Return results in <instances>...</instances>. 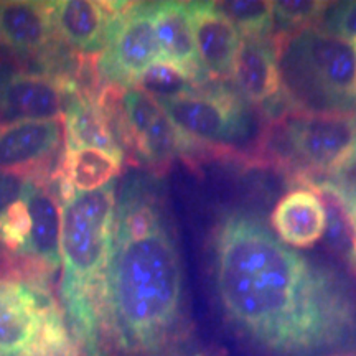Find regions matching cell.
<instances>
[{
    "instance_id": "8",
    "label": "cell",
    "mask_w": 356,
    "mask_h": 356,
    "mask_svg": "<svg viewBox=\"0 0 356 356\" xmlns=\"http://www.w3.org/2000/svg\"><path fill=\"white\" fill-rule=\"evenodd\" d=\"M154 7L126 3L115 17L104 55V70L115 81L136 84L150 66L162 60Z\"/></svg>"
},
{
    "instance_id": "16",
    "label": "cell",
    "mask_w": 356,
    "mask_h": 356,
    "mask_svg": "<svg viewBox=\"0 0 356 356\" xmlns=\"http://www.w3.org/2000/svg\"><path fill=\"white\" fill-rule=\"evenodd\" d=\"M231 76L241 95L252 104L274 106L284 96L277 51L264 40L243 38Z\"/></svg>"
},
{
    "instance_id": "15",
    "label": "cell",
    "mask_w": 356,
    "mask_h": 356,
    "mask_svg": "<svg viewBox=\"0 0 356 356\" xmlns=\"http://www.w3.org/2000/svg\"><path fill=\"white\" fill-rule=\"evenodd\" d=\"M270 222L286 246H314L327 231V208L322 195L310 185L291 190L275 204Z\"/></svg>"
},
{
    "instance_id": "14",
    "label": "cell",
    "mask_w": 356,
    "mask_h": 356,
    "mask_svg": "<svg viewBox=\"0 0 356 356\" xmlns=\"http://www.w3.org/2000/svg\"><path fill=\"white\" fill-rule=\"evenodd\" d=\"M126 3L95 0H61L51 2L55 32L71 47L92 53L106 47L115 17Z\"/></svg>"
},
{
    "instance_id": "10",
    "label": "cell",
    "mask_w": 356,
    "mask_h": 356,
    "mask_svg": "<svg viewBox=\"0 0 356 356\" xmlns=\"http://www.w3.org/2000/svg\"><path fill=\"white\" fill-rule=\"evenodd\" d=\"M48 291L44 282L0 277V355L15 356L33 343Z\"/></svg>"
},
{
    "instance_id": "7",
    "label": "cell",
    "mask_w": 356,
    "mask_h": 356,
    "mask_svg": "<svg viewBox=\"0 0 356 356\" xmlns=\"http://www.w3.org/2000/svg\"><path fill=\"white\" fill-rule=\"evenodd\" d=\"M126 147L150 165H167L190 149L191 140L178 131L162 102L131 86L122 95Z\"/></svg>"
},
{
    "instance_id": "9",
    "label": "cell",
    "mask_w": 356,
    "mask_h": 356,
    "mask_svg": "<svg viewBox=\"0 0 356 356\" xmlns=\"http://www.w3.org/2000/svg\"><path fill=\"white\" fill-rule=\"evenodd\" d=\"M79 88L66 78L43 73H15L0 83V111L15 119L63 121Z\"/></svg>"
},
{
    "instance_id": "18",
    "label": "cell",
    "mask_w": 356,
    "mask_h": 356,
    "mask_svg": "<svg viewBox=\"0 0 356 356\" xmlns=\"http://www.w3.org/2000/svg\"><path fill=\"white\" fill-rule=\"evenodd\" d=\"M55 33L51 2H0V43L19 51H38Z\"/></svg>"
},
{
    "instance_id": "17",
    "label": "cell",
    "mask_w": 356,
    "mask_h": 356,
    "mask_svg": "<svg viewBox=\"0 0 356 356\" xmlns=\"http://www.w3.org/2000/svg\"><path fill=\"white\" fill-rule=\"evenodd\" d=\"M121 152L81 147L66 149L61 165L53 175L60 181L61 203L73 197L74 193H88L111 185L122 168Z\"/></svg>"
},
{
    "instance_id": "6",
    "label": "cell",
    "mask_w": 356,
    "mask_h": 356,
    "mask_svg": "<svg viewBox=\"0 0 356 356\" xmlns=\"http://www.w3.org/2000/svg\"><path fill=\"white\" fill-rule=\"evenodd\" d=\"M178 131L190 140L225 144L248 132V114L243 102L228 89L191 91L175 99L163 101Z\"/></svg>"
},
{
    "instance_id": "1",
    "label": "cell",
    "mask_w": 356,
    "mask_h": 356,
    "mask_svg": "<svg viewBox=\"0 0 356 356\" xmlns=\"http://www.w3.org/2000/svg\"><path fill=\"white\" fill-rule=\"evenodd\" d=\"M213 274L228 322L273 356H323L356 341V296L287 248L256 216L228 213L213 238Z\"/></svg>"
},
{
    "instance_id": "5",
    "label": "cell",
    "mask_w": 356,
    "mask_h": 356,
    "mask_svg": "<svg viewBox=\"0 0 356 356\" xmlns=\"http://www.w3.org/2000/svg\"><path fill=\"white\" fill-rule=\"evenodd\" d=\"M279 145L304 175L338 177L356 165V111L293 109L277 124Z\"/></svg>"
},
{
    "instance_id": "24",
    "label": "cell",
    "mask_w": 356,
    "mask_h": 356,
    "mask_svg": "<svg viewBox=\"0 0 356 356\" xmlns=\"http://www.w3.org/2000/svg\"><path fill=\"white\" fill-rule=\"evenodd\" d=\"M273 3L274 22L286 29H309L328 10V2L315 0H277Z\"/></svg>"
},
{
    "instance_id": "27",
    "label": "cell",
    "mask_w": 356,
    "mask_h": 356,
    "mask_svg": "<svg viewBox=\"0 0 356 356\" xmlns=\"http://www.w3.org/2000/svg\"><path fill=\"white\" fill-rule=\"evenodd\" d=\"M328 32L338 37L356 42V0L338 3L327 19Z\"/></svg>"
},
{
    "instance_id": "23",
    "label": "cell",
    "mask_w": 356,
    "mask_h": 356,
    "mask_svg": "<svg viewBox=\"0 0 356 356\" xmlns=\"http://www.w3.org/2000/svg\"><path fill=\"white\" fill-rule=\"evenodd\" d=\"M218 12L244 35V38L264 40L274 26L273 3L251 0V2H213Z\"/></svg>"
},
{
    "instance_id": "22",
    "label": "cell",
    "mask_w": 356,
    "mask_h": 356,
    "mask_svg": "<svg viewBox=\"0 0 356 356\" xmlns=\"http://www.w3.org/2000/svg\"><path fill=\"white\" fill-rule=\"evenodd\" d=\"M197 78L167 60H159L136 81V88L163 102L195 91Z\"/></svg>"
},
{
    "instance_id": "20",
    "label": "cell",
    "mask_w": 356,
    "mask_h": 356,
    "mask_svg": "<svg viewBox=\"0 0 356 356\" xmlns=\"http://www.w3.org/2000/svg\"><path fill=\"white\" fill-rule=\"evenodd\" d=\"M63 124L66 149L95 147V149L124 154L106 122L104 114L97 106V99L91 95L79 91L70 101Z\"/></svg>"
},
{
    "instance_id": "13",
    "label": "cell",
    "mask_w": 356,
    "mask_h": 356,
    "mask_svg": "<svg viewBox=\"0 0 356 356\" xmlns=\"http://www.w3.org/2000/svg\"><path fill=\"white\" fill-rule=\"evenodd\" d=\"M188 10L203 71L216 78L231 76L243 44L241 32L216 10L213 2H190Z\"/></svg>"
},
{
    "instance_id": "29",
    "label": "cell",
    "mask_w": 356,
    "mask_h": 356,
    "mask_svg": "<svg viewBox=\"0 0 356 356\" xmlns=\"http://www.w3.org/2000/svg\"><path fill=\"white\" fill-rule=\"evenodd\" d=\"M330 356H356V350H348V351H340V353H333Z\"/></svg>"
},
{
    "instance_id": "28",
    "label": "cell",
    "mask_w": 356,
    "mask_h": 356,
    "mask_svg": "<svg viewBox=\"0 0 356 356\" xmlns=\"http://www.w3.org/2000/svg\"><path fill=\"white\" fill-rule=\"evenodd\" d=\"M29 185V177L0 172V218L25 197Z\"/></svg>"
},
{
    "instance_id": "2",
    "label": "cell",
    "mask_w": 356,
    "mask_h": 356,
    "mask_svg": "<svg viewBox=\"0 0 356 356\" xmlns=\"http://www.w3.org/2000/svg\"><path fill=\"white\" fill-rule=\"evenodd\" d=\"M109 310L113 333L129 351L155 355L184 320V267L154 200L127 195L115 218Z\"/></svg>"
},
{
    "instance_id": "25",
    "label": "cell",
    "mask_w": 356,
    "mask_h": 356,
    "mask_svg": "<svg viewBox=\"0 0 356 356\" xmlns=\"http://www.w3.org/2000/svg\"><path fill=\"white\" fill-rule=\"evenodd\" d=\"M302 184L310 185L318 193L327 195L335 200L343 210L346 221H348L350 233H351V257L348 264L356 273V184H345V181H333V180H302Z\"/></svg>"
},
{
    "instance_id": "4",
    "label": "cell",
    "mask_w": 356,
    "mask_h": 356,
    "mask_svg": "<svg viewBox=\"0 0 356 356\" xmlns=\"http://www.w3.org/2000/svg\"><path fill=\"white\" fill-rule=\"evenodd\" d=\"M284 96L299 111H356V42L309 26L275 40Z\"/></svg>"
},
{
    "instance_id": "26",
    "label": "cell",
    "mask_w": 356,
    "mask_h": 356,
    "mask_svg": "<svg viewBox=\"0 0 356 356\" xmlns=\"http://www.w3.org/2000/svg\"><path fill=\"white\" fill-rule=\"evenodd\" d=\"M25 197L0 218V244L17 252L24 251L30 228Z\"/></svg>"
},
{
    "instance_id": "11",
    "label": "cell",
    "mask_w": 356,
    "mask_h": 356,
    "mask_svg": "<svg viewBox=\"0 0 356 356\" xmlns=\"http://www.w3.org/2000/svg\"><path fill=\"white\" fill-rule=\"evenodd\" d=\"M63 121H15L0 122V172L26 173L44 167L63 140Z\"/></svg>"
},
{
    "instance_id": "19",
    "label": "cell",
    "mask_w": 356,
    "mask_h": 356,
    "mask_svg": "<svg viewBox=\"0 0 356 356\" xmlns=\"http://www.w3.org/2000/svg\"><path fill=\"white\" fill-rule=\"evenodd\" d=\"M154 20L162 60L180 66L198 78L203 68L198 60L188 3H157L154 7Z\"/></svg>"
},
{
    "instance_id": "3",
    "label": "cell",
    "mask_w": 356,
    "mask_h": 356,
    "mask_svg": "<svg viewBox=\"0 0 356 356\" xmlns=\"http://www.w3.org/2000/svg\"><path fill=\"white\" fill-rule=\"evenodd\" d=\"M115 191L74 193L63 202L60 254L65 318L83 356H102V337L113 333L108 275L114 248Z\"/></svg>"
},
{
    "instance_id": "21",
    "label": "cell",
    "mask_w": 356,
    "mask_h": 356,
    "mask_svg": "<svg viewBox=\"0 0 356 356\" xmlns=\"http://www.w3.org/2000/svg\"><path fill=\"white\" fill-rule=\"evenodd\" d=\"M15 356H81V350L71 335L63 310L48 291L43 297L42 325L29 348Z\"/></svg>"
},
{
    "instance_id": "12",
    "label": "cell",
    "mask_w": 356,
    "mask_h": 356,
    "mask_svg": "<svg viewBox=\"0 0 356 356\" xmlns=\"http://www.w3.org/2000/svg\"><path fill=\"white\" fill-rule=\"evenodd\" d=\"M25 203L30 228L22 254L43 273H55L61 264V198L47 185L30 180Z\"/></svg>"
},
{
    "instance_id": "30",
    "label": "cell",
    "mask_w": 356,
    "mask_h": 356,
    "mask_svg": "<svg viewBox=\"0 0 356 356\" xmlns=\"http://www.w3.org/2000/svg\"><path fill=\"white\" fill-rule=\"evenodd\" d=\"M0 356H7V355H0Z\"/></svg>"
}]
</instances>
